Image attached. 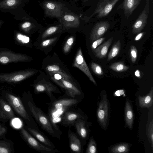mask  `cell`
<instances>
[{
  "mask_svg": "<svg viewBox=\"0 0 153 153\" xmlns=\"http://www.w3.org/2000/svg\"><path fill=\"white\" fill-rule=\"evenodd\" d=\"M78 102L76 99L71 98L60 99L53 102L50 110L49 117L53 126L56 129L57 128L56 124L61 121L64 113Z\"/></svg>",
  "mask_w": 153,
  "mask_h": 153,
  "instance_id": "cell-1",
  "label": "cell"
},
{
  "mask_svg": "<svg viewBox=\"0 0 153 153\" xmlns=\"http://www.w3.org/2000/svg\"><path fill=\"white\" fill-rule=\"evenodd\" d=\"M110 111V103L106 93L102 94L100 101L97 103V116L98 121L104 130L109 123Z\"/></svg>",
  "mask_w": 153,
  "mask_h": 153,
  "instance_id": "cell-2",
  "label": "cell"
},
{
  "mask_svg": "<svg viewBox=\"0 0 153 153\" xmlns=\"http://www.w3.org/2000/svg\"><path fill=\"white\" fill-rule=\"evenodd\" d=\"M28 105L32 115L42 129L54 136L55 134L53 126L49 117L32 102L28 101Z\"/></svg>",
  "mask_w": 153,
  "mask_h": 153,
  "instance_id": "cell-3",
  "label": "cell"
},
{
  "mask_svg": "<svg viewBox=\"0 0 153 153\" xmlns=\"http://www.w3.org/2000/svg\"><path fill=\"white\" fill-rule=\"evenodd\" d=\"M36 73L32 69H25L10 72L0 73V82L16 83L31 76Z\"/></svg>",
  "mask_w": 153,
  "mask_h": 153,
  "instance_id": "cell-4",
  "label": "cell"
},
{
  "mask_svg": "<svg viewBox=\"0 0 153 153\" xmlns=\"http://www.w3.org/2000/svg\"><path fill=\"white\" fill-rule=\"evenodd\" d=\"M30 59L28 56L16 53L11 50L0 48V64H6L28 61Z\"/></svg>",
  "mask_w": 153,
  "mask_h": 153,
  "instance_id": "cell-5",
  "label": "cell"
},
{
  "mask_svg": "<svg viewBox=\"0 0 153 153\" xmlns=\"http://www.w3.org/2000/svg\"><path fill=\"white\" fill-rule=\"evenodd\" d=\"M21 133L23 138L28 144L37 151L44 153H52L58 152L53 149L39 143L25 129H21Z\"/></svg>",
  "mask_w": 153,
  "mask_h": 153,
  "instance_id": "cell-6",
  "label": "cell"
},
{
  "mask_svg": "<svg viewBox=\"0 0 153 153\" xmlns=\"http://www.w3.org/2000/svg\"><path fill=\"white\" fill-rule=\"evenodd\" d=\"M6 98L16 112L25 119L29 120L28 114L20 99L11 94L6 93Z\"/></svg>",
  "mask_w": 153,
  "mask_h": 153,
  "instance_id": "cell-7",
  "label": "cell"
},
{
  "mask_svg": "<svg viewBox=\"0 0 153 153\" xmlns=\"http://www.w3.org/2000/svg\"><path fill=\"white\" fill-rule=\"evenodd\" d=\"M63 4L59 3L47 1L43 4V7L46 15L48 16L58 18L62 16V7Z\"/></svg>",
  "mask_w": 153,
  "mask_h": 153,
  "instance_id": "cell-8",
  "label": "cell"
},
{
  "mask_svg": "<svg viewBox=\"0 0 153 153\" xmlns=\"http://www.w3.org/2000/svg\"><path fill=\"white\" fill-rule=\"evenodd\" d=\"M149 0H146L144 9L132 26L133 34L139 33L145 26L149 13Z\"/></svg>",
  "mask_w": 153,
  "mask_h": 153,
  "instance_id": "cell-9",
  "label": "cell"
},
{
  "mask_svg": "<svg viewBox=\"0 0 153 153\" xmlns=\"http://www.w3.org/2000/svg\"><path fill=\"white\" fill-rule=\"evenodd\" d=\"M73 66L77 68L82 71L95 85H97L96 82L91 74L83 58L81 49L78 50L77 53Z\"/></svg>",
  "mask_w": 153,
  "mask_h": 153,
  "instance_id": "cell-10",
  "label": "cell"
},
{
  "mask_svg": "<svg viewBox=\"0 0 153 153\" xmlns=\"http://www.w3.org/2000/svg\"><path fill=\"white\" fill-rule=\"evenodd\" d=\"M109 22L102 21L97 23L93 27L90 35L91 42L100 39L106 33L110 27Z\"/></svg>",
  "mask_w": 153,
  "mask_h": 153,
  "instance_id": "cell-11",
  "label": "cell"
},
{
  "mask_svg": "<svg viewBox=\"0 0 153 153\" xmlns=\"http://www.w3.org/2000/svg\"><path fill=\"white\" fill-rule=\"evenodd\" d=\"M124 118L126 124L129 129L133 128L134 114L132 106L129 99L126 101L124 109Z\"/></svg>",
  "mask_w": 153,
  "mask_h": 153,
  "instance_id": "cell-12",
  "label": "cell"
},
{
  "mask_svg": "<svg viewBox=\"0 0 153 153\" xmlns=\"http://www.w3.org/2000/svg\"><path fill=\"white\" fill-rule=\"evenodd\" d=\"M56 83L61 87L64 88L68 94L72 97L74 98L76 96L81 94L80 91L70 81L63 78Z\"/></svg>",
  "mask_w": 153,
  "mask_h": 153,
  "instance_id": "cell-13",
  "label": "cell"
},
{
  "mask_svg": "<svg viewBox=\"0 0 153 153\" xmlns=\"http://www.w3.org/2000/svg\"><path fill=\"white\" fill-rule=\"evenodd\" d=\"M14 117V113L10 106L3 99H0V118L9 120Z\"/></svg>",
  "mask_w": 153,
  "mask_h": 153,
  "instance_id": "cell-14",
  "label": "cell"
},
{
  "mask_svg": "<svg viewBox=\"0 0 153 153\" xmlns=\"http://www.w3.org/2000/svg\"><path fill=\"white\" fill-rule=\"evenodd\" d=\"M84 118L80 114L68 110L64 114L61 122L64 125H71L75 124L76 121Z\"/></svg>",
  "mask_w": 153,
  "mask_h": 153,
  "instance_id": "cell-15",
  "label": "cell"
},
{
  "mask_svg": "<svg viewBox=\"0 0 153 153\" xmlns=\"http://www.w3.org/2000/svg\"><path fill=\"white\" fill-rule=\"evenodd\" d=\"M113 40L112 37L102 45L93 50L95 56L97 58L102 59L105 57L108 49Z\"/></svg>",
  "mask_w": 153,
  "mask_h": 153,
  "instance_id": "cell-16",
  "label": "cell"
},
{
  "mask_svg": "<svg viewBox=\"0 0 153 153\" xmlns=\"http://www.w3.org/2000/svg\"><path fill=\"white\" fill-rule=\"evenodd\" d=\"M142 0H124L122 7L126 16L129 17L138 6Z\"/></svg>",
  "mask_w": 153,
  "mask_h": 153,
  "instance_id": "cell-17",
  "label": "cell"
},
{
  "mask_svg": "<svg viewBox=\"0 0 153 153\" xmlns=\"http://www.w3.org/2000/svg\"><path fill=\"white\" fill-rule=\"evenodd\" d=\"M68 137L71 150L75 153H81L82 150L81 143L77 136L70 132L68 134Z\"/></svg>",
  "mask_w": 153,
  "mask_h": 153,
  "instance_id": "cell-18",
  "label": "cell"
},
{
  "mask_svg": "<svg viewBox=\"0 0 153 153\" xmlns=\"http://www.w3.org/2000/svg\"><path fill=\"white\" fill-rule=\"evenodd\" d=\"M138 101L139 106L142 108H149L153 104V89L152 87L149 92L145 96L139 95Z\"/></svg>",
  "mask_w": 153,
  "mask_h": 153,
  "instance_id": "cell-19",
  "label": "cell"
},
{
  "mask_svg": "<svg viewBox=\"0 0 153 153\" xmlns=\"http://www.w3.org/2000/svg\"><path fill=\"white\" fill-rule=\"evenodd\" d=\"M35 91L37 93L45 92L51 98H53L52 93L56 92V89L51 84L40 83L36 85L35 86Z\"/></svg>",
  "mask_w": 153,
  "mask_h": 153,
  "instance_id": "cell-20",
  "label": "cell"
},
{
  "mask_svg": "<svg viewBox=\"0 0 153 153\" xmlns=\"http://www.w3.org/2000/svg\"><path fill=\"white\" fill-rule=\"evenodd\" d=\"M77 132L82 139H86L88 136V130L86 122L83 119L77 120L75 124Z\"/></svg>",
  "mask_w": 153,
  "mask_h": 153,
  "instance_id": "cell-21",
  "label": "cell"
},
{
  "mask_svg": "<svg viewBox=\"0 0 153 153\" xmlns=\"http://www.w3.org/2000/svg\"><path fill=\"white\" fill-rule=\"evenodd\" d=\"M62 22L67 27H75L80 24V20L77 16L71 14H65L62 17Z\"/></svg>",
  "mask_w": 153,
  "mask_h": 153,
  "instance_id": "cell-22",
  "label": "cell"
},
{
  "mask_svg": "<svg viewBox=\"0 0 153 153\" xmlns=\"http://www.w3.org/2000/svg\"><path fill=\"white\" fill-rule=\"evenodd\" d=\"M131 145L128 143H121L110 147L109 151L112 153H126L129 151Z\"/></svg>",
  "mask_w": 153,
  "mask_h": 153,
  "instance_id": "cell-23",
  "label": "cell"
},
{
  "mask_svg": "<svg viewBox=\"0 0 153 153\" xmlns=\"http://www.w3.org/2000/svg\"><path fill=\"white\" fill-rule=\"evenodd\" d=\"M28 130L35 137L45 145L52 149H53L54 148V146L51 142L38 131L31 128H28Z\"/></svg>",
  "mask_w": 153,
  "mask_h": 153,
  "instance_id": "cell-24",
  "label": "cell"
},
{
  "mask_svg": "<svg viewBox=\"0 0 153 153\" xmlns=\"http://www.w3.org/2000/svg\"><path fill=\"white\" fill-rule=\"evenodd\" d=\"M119 0H109L98 13L97 18H100L108 15Z\"/></svg>",
  "mask_w": 153,
  "mask_h": 153,
  "instance_id": "cell-25",
  "label": "cell"
},
{
  "mask_svg": "<svg viewBox=\"0 0 153 153\" xmlns=\"http://www.w3.org/2000/svg\"><path fill=\"white\" fill-rule=\"evenodd\" d=\"M47 71L50 73H57L62 75L66 80L70 81L71 77L67 74L63 72L59 67L56 65H52L48 66L46 68Z\"/></svg>",
  "mask_w": 153,
  "mask_h": 153,
  "instance_id": "cell-26",
  "label": "cell"
},
{
  "mask_svg": "<svg viewBox=\"0 0 153 153\" xmlns=\"http://www.w3.org/2000/svg\"><path fill=\"white\" fill-rule=\"evenodd\" d=\"M120 48V41L118 40L112 47L108 54L107 60L109 61L116 57L119 53Z\"/></svg>",
  "mask_w": 153,
  "mask_h": 153,
  "instance_id": "cell-27",
  "label": "cell"
},
{
  "mask_svg": "<svg viewBox=\"0 0 153 153\" xmlns=\"http://www.w3.org/2000/svg\"><path fill=\"white\" fill-rule=\"evenodd\" d=\"M110 68L113 71L118 72H122L126 71L129 67L121 62H118L112 64L109 66Z\"/></svg>",
  "mask_w": 153,
  "mask_h": 153,
  "instance_id": "cell-28",
  "label": "cell"
},
{
  "mask_svg": "<svg viewBox=\"0 0 153 153\" xmlns=\"http://www.w3.org/2000/svg\"><path fill=\"white\" fill-rule=\"evenodd\" d=\"M97 148L96 142L92 137L89 140L86 153H96L97 151Z\"/></svg>",
  "mask_w": 153,
  "mask_h": 153,
  "instance_id": "cell-29",
  "label": "cell"
},
{
  "mask_svg": "<svg viewBox=\"0 0 153 153\" xmlns=\"http://www.w3.org/2000/svg\"><path fill=\"white\" fill-rule=\"evenodd\" d=\"M146 133L148 139L150 143L152 150H153V120L149 122L147 128Z\"/></svg>",
  "mask_w": 153,
  "mask_h": 153,
  "instance_id": "cell-30",
  "label": "cell"
},
{
  "mask_svg": "<svg viewBox=\"0 0 153 153\" xmlns=\"http://www.w3.org/2000/svg\"><path fill=\"white\" fill-rule=\"evenodd\" d=\"M11 150L10 144L7 142L0 141V153H11Z\"/></svg>",
  "mask_w": 153,
  "mask_h": 153,
  "instance_id": "cell-31",
  "label": "cell"
},
{
  "mask_svg": "<svg viewBox=\"0 0 153 153\" xmlns=\"http://www.w3.org/2000/svg\"><path fill=\"white\" fill-rule=\"evenodd\" d=\"M109 0H100V2H99L98 5L93 13L89 17L87 18L86 19V21H88L95 14L98 13Z\"/></svg>",
  "mask_w": 153,
  "mask_h": 153,
  "instance_id": "cell-32",
  "label": "cell"
},
{
  "mask_svg": "<svg viewBox=\"0 0 153 153\" xmlns=\"http://www.w3.org/2000/svg\"><path fill=\"white\" fill-rule=\"evenodd\" d=\"M91 67L93 71L96 74L99 75L103 74V70L100 66L98 64L92 62L91 64Z\"/></svg>",
  "mask_w": 153,
  "mask_h": 153,
  "instance_id": "cell-33",
  "label": "cell"
},
{
  "mask_svg": "<svg viewBox=\"0 0 153 153\" xmlns=\"http://www.w3.org/2000/svg\"><path fill=\"white\" fill-rule=\"evenodd\" d=\"M74 41V38L73 36L69 37L67 40L63 48V50L65 53L70 51Z\"/></svg>",
  "mask_w": 153,
  "mask_h": 153,
  "instance_id": "cell-34",
  "label": "cell"
},
{
  "mask_svg": "<svg viewBox=\"0 0 153 153\" xmlns=\"http://www.w3.org/2000/svg\"><path fill=\"white\" fill-rule=\"evenodd\" d=\"M16 39L22 44H26L29 42L30 40L29 37L20 33L18 34Z\"/></svg>",
  "mask_w": 153,
  "mask_h": 153,
  "instance_id": "cell-35",
  "label": "cell"
},
{
  "mask_svg": "<svg viewBox=\"0 0 153 153\" xmlns=\"http://www.w3.org/2000/svg\"><path fill=\"white\" fill-rule=\"evenodd\" d=\"M137 48L134 45L131 46L130 49V56L131 61L133 63H134L137 60Z\"/></svg>",
  "mask_w": 153,
  "mask_h": 153,
  "instance_id": "cell-36",
  "label": "cell"
},
{
  "mask_svg": "<svg viewBox=\"0 0 153 153\" xmlns=\"http://www.w3.org/2000/svg\"><path fill=\"white\" fill-rule=\"evenodd\" d=\"M58 27L57 26H51L47 29L43 33L42 37L45 38L55 33L58 29Z\"/></svg>",
  "mask_w": 153,
  "mask_h": 153,
  "instance_id": "cell-37",
  "label": "cell"
},
{
  "mask_svg": "<svg viewBox=\"0 0 153 153\" xmlns=\"http://www.w3.org/2000/svg\"><path fill=\"white\" fill-rule=\"evenodd\" d=\"M105 39V38L102 37L97 39L94 41L91 45V47L92 50L95 49L100 45Z\"/></svg>",
  "mask_w": 153,
  "mask_h": 153,
  "instance_id": "cell-38",
  "label": "cell"
},
{
  "mask_svg": "<svg viewBox=\"0 0 153 153\" xmlns=\"http://www.w3.org/2000/svg\"><path fill=\"white\" fill-rule=\"evenodd\" d=\"M56 39V38L49 39L43 41L41 43L42 47H47L51 44Z\"/></svg>",
  "mask_w": 153,
  "mask_h": 153,
  "instance_id": "cell-39",
  "label": "cell"
},
{
  "mask_svg": "<svg viewBox=\"0 0 153 153\" xmlns=\"http://www.w3.org/2000/svg\"><path fill=\"white\" fill-rule=\"evenodd\" d=\"M53 77L55 80H60L63 78H64L62 75L57 73L53 74Z\"/></svg>",
  "mask_w": 153,
  "mask_h": 153,
  "instance_id": "cell-40",
  "label": "cell"
},
{
  "mask_svg": "<svg viewBox=\"0 0 153 153\" xmlns=\"http://www.w3.org/2000/svg\"><path fill=\"white\" fill-rule=\"evenodd\" d=\"M145 32H142L139 33L135 37L134 40L135 41H138L141 39L143 36Z\"/></svg>",
  "mask_w": 153,
  "mask_h": 153,
  "instance_id": "cell-41",
  "label": "cell"
},
{
  "mask_svg": "<svg viewBox=\"0 0 153 153\" xmlns=\"http://www.w3.org/2000/svg\"><path fill=\"white\" fill-rule=\"evenodd\" d=\"M6 128L0 125V136L4 134L6 131Z\"/></svg>",
  "mask_w": 153,
  "mask_h": 153,
  "instance_id": "cell-42",
  "label": "cell"
},
{
  "mask_svg": "<svg viewBox=\"0 0 153 153\" xmlns=\"http://www.w3.org/2000/svg\"><path fill=\"white\" fill-rule=\"evenodd\" d=\"M31 24L29 22H26L24 23L22 25L23 28H26L29 27L30 26Z\"/></svg>",
  "mask_w": 153,
  "mask_h": 153,
  "instance_id": "cell-43",
  "label": "cell"
},
{
  "mask_svg": "<svg viewBox=\"0 0 153 153\" xmlns=\"http://www.w3.org/2000/svg\"><path fill=\"white\" fill-rule=\"evenodd\" d=\"M15 2V0H8L7 1V4L9 6H11L13 5Z\"/></svg>",
  "mask_w": 153,
  "mask_h": 153,
  "instance_id": "cell-44",
  "label": "cell"
},
{
  "mask_svg": "<svg viewBox=\"0 0 153 153\" xmlns=\"http://www.w3.org/2000/svg\"><path fill=\"white\" fill-rule=\"evenodd\" d=\"M135 76L138 77L139 78L140 76V73L139 70H136L135 72Z\"/></svg>",
  "mask_w": 153,
  "mask_h": 153,
  "instance_id": "cell-45",
  "label": "cell"
},
{
  "mask_svg": "<svg viewBox=\"0 0 153 153\" xmlns=\"http://www.w3.org/2000/svg\"><path fill=\"white\" fill-rule=\"evenodd\" d=\"M76 1V0H75ZM84 1H87L88 0H83Z\"/></svg>",
  "mask_w": 153,
  "mask_h": 153,
  "instance_id": "cell-46",
  "label": "cell"
}]
</instances>
